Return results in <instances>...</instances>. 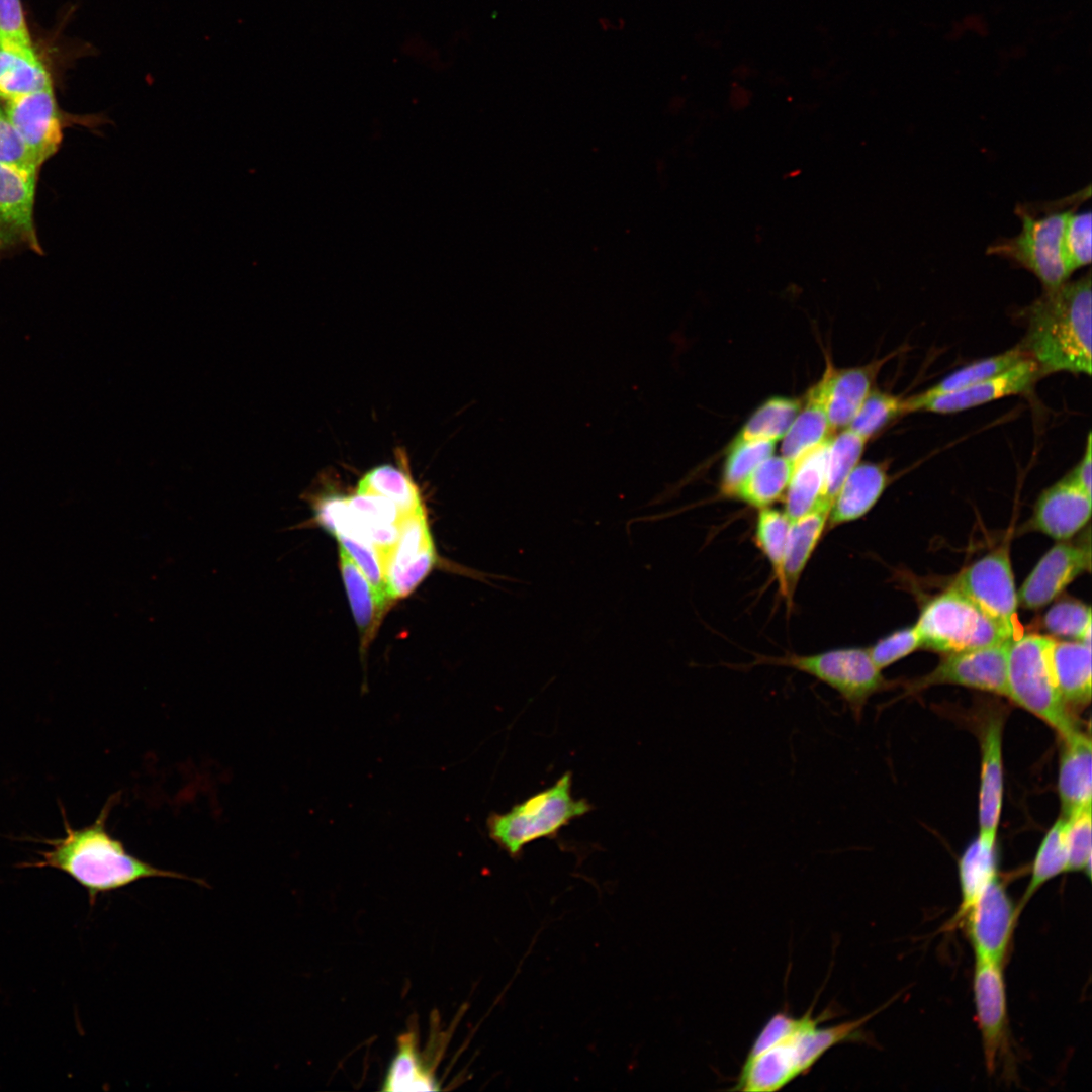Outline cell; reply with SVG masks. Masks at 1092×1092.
Wrapping results in <instances>:
<instances>
[{"instance_id": "obj_1", "label": "cell", "mask_w": 1092, "mask_h": 1092, "mask_svg": "<svg viewBox=\"0 0 1092 1092\" xmlns=\"http://www.w3.org/2000/svg\"><path fill=\"white\" fill-rule=\"evenodd\" d=\"M116 801L118 794L106 801L92 824L79 829L71 827L62 807L65 836L42 840L50 849L39 851L40 860L22 867H48L64 872L87 890L91 903L99 894L148 878H173L206 885L200 879L157 868L129 853L122 841L107 830L106 821Z\"/></svg>"}, {"instance_id": "obj_2", "label": "cell", "mask_w": 1092, "mask_h": 1092, "mask_svg": "<svg viewBox=\"0 0 1092 1092\" xmlns=\"http://www.w3.org/2000/svg\"><path fill=\"white\" fill-rule=\"evenodd\" d=\"M1092 291L1090 271L1044 290L1027 307L1021 346L1041 373L1091 374Z\"/></svg>"}, {"instance_id": "obj_3", "label": "cell", "mask_w": 1092, "mask_h": 1092, "mask_svg": "<svg viewBox=\"0 0 1092 1092\" xmlns=\"http://www.w3.org/2000/svg\"><path fill=\"white\" fill-rule=\"evenodd\" d=\"M1090 186L1061 200L1017 204L1022 226L1018 235L1000 238L987 249L989 255L1009 260L1032 273L1044 290L1066 282L1071 273L1063 255V235L1071 212L1089 199Z\"/></svg>"}, {"instance_id": "obj_4", "label": "cell", "mask_w": 1092, "mask_h": 1092, "mask_svg": "<svg viewBox=\"0 0 1092 1092\" xmlns=\"http://www.w3.org/2000/svg\"><path fill=\"white\" fill-rule=\"evenodd\" d=\"M828 1012L821 1013L812 1022L761 1054L745 1058L731 1090L772 1092L784 1088L798 1077L808 1074L830 1049L859 1041L863 1037L862 1026L877 1013L875 1011L833 1026H820L828 1018Z\"/></svg>"}, {"instance_id": "obj_5", "label": "cell", "mask_w": 1092, "mask_h": 1092, "mask_svg": "<svg viewBox=\"0 0 1092 1092\" xmlns=\"http://www.w3.org/2000/svg\"><path fill=\"white\" fill-rule=\"evenodd\" d=\"M1055 641L1050 636L1034 633L1010 641L1008 698L1064 737L1080 728L1058 688L1053 664Z\"/></svg>"}, {"instance_id": "obj_6", "label": "cell", "mask_w": 1092, "mask_h": 1092, "mask_svg": "<svg viewBox=\"0 0 1092 1092\" xmlns=\"http://www.w3.org/2000/svg\"><path fill=\"white\" fill-rule=\"evenodd\" d=\"M593 809L572 795V775L564 772L551 787L514 805L508 812H492L486 819L489 838L510 857H521L526 845L555 838L570 822Z\"/></svg>"}, {"instance_id": "obj_7", "label": "cell", "mask_w": 1092, "mask_h": 1092, "mask_svg": "<svg viewBox=\"0 0 1092 1092\" xmlns=\"http://www.w3.org/2000/svg\"><path fill=\"white\" fill-rule=\"evenodd\" d=\"M915 627L922 646L947 654L1012 640L997 622L952 586L924 607Z\"/></svg>"}, {"instance_id": "obj_8", "label": "cell", "mask_w": 1092, "mask_h": 1092, "mask_svg": "<svg viewBox=\"0 0 1092 1092\" xmlns=\"http://www.w3.org/2000/svg\"><path fill=\"white\" fill-rule=\"evenodd\" d=\"M771 663L807 673L838 693L856 721L869 699L889 684L874 663L869 650L837 648L811 655L791 654Z\"/></svg>"}, {"instance_id": "obj_9", "label": "cell", "mask_w": 1092, "mask_h": 1092, "mask_svg": "<svg viewBox=\"0 0 1092 1092\" xmlns=\"http://www.w3.org/2000/svg\"><path fill=\"white\" fill-rule=\"evenodd\" d=\"M952 587L973 601L1012 639L1019 636L1018 599L1007 547L990 552L966 568Z\"/></svg>"}, {"instance_id": "obj_10", "label": "cell", "mask_w": 1092, "mask_h": 1092, "mask_svg": "<svg viewBox=\"0 0 1092 1092\" xmlns=\"http://www.w3.org/2000/svg\"><path fill=\"white\" fill-rule=\"evenodd\" d=\"M1019 908L1013 904L1003 883L996 876L981 892L965 914L968 936L977 961L1004 963Z\"/></svg>"}, {"instance_id": "obj_11", "label": "cell", "mask_w": 1092, "mask_h": 1092, "mask_svg": "<svg viewBox=\"0 0 1092 1092\" xmlns=\"http://www.w3.org/2000/svg\"><path fill=\"white\" fill-rule=\"evenodd\" d=\"M1010 641L948 653L931 672L912 681L908 690L914 693L947 684L1008 698L1007 660Z\"/></svg>"}, {"instance_id": "obj_12", "label": "cell", "mask_w": 1092, "mask_h": 1092, "mask_svg": "<svg viewBox=\"0 0 1092 1092\" xmlns=\"http://www.w3.org/2000/svg\"><path fill=\"white\" fill-rule=\"evenodd\" d=\"M1003 964L977 961L973 973V998L982 1048L989 1073L1008 1053L1009 1025Z\"/></svg>"}, {"instance_id": "obj_13", "label": "cell", "mask_w": 1092, "mask_h": 1092, "mask_svg": "<svg viewBox=\"0 0 1092 1092\" xmlns=\"http://www.w3.org/2000/svg\"><path fill=\"white\" fill-rule=\"evenodd\" d=\"M436 562V551L425 511L403 517L398 540L382 564L387 599L411 594Z\"/></svg>"}, {"instance_id": "obj_14", "label": "cell", "mask_w": 1092, "mask_h": 1092, "mask_svg": "<svg viewBox=\"0 0 1092 1092\" xmlns=\"http://www.w3.org/2000/svg\"><path fill=\"white\" fill-rule=\"evenodd\" d=\"M36 173L0 165V252L27 247L41 252L33 205Z\"/></svg>"}, {"instance_id": "obj_15", "label": "cell", "mask_w": 1092, "mask_h": 1092, "mask_svg": "<svg viewBox=\"0 0 1092 1092\" xmlns=\"http://www.w3.org/2000/svg\"><path fill=\"white\" fill-rule=\"evenodd\" d=\"M5 114L40 165L58 151L63 133L53 86L7 100Z\"/></svg>"}, {"instance_id": "obj_16", "label": "cell", "mask_w": 1092, "mask_h": 1092, "mask_svg": "<svg viewBox=\"0 0 1092 1092\" xmlns=\"http://www.w3.org/2000/svg\"><path fill=\"white\" fill-rule=\"evenodd\" d=\"M1089 568V547L1059 543L1042 556L1025 579L1017 595L1018 604L1025 609H1039Z\"/></svg>"}, {"instance_id": "obj_17", "label": "cell", "mask_w": 1092, "mask_h": 1092, "mask_svg": "<svg viewBox=\"0 0 1092 1092\" xmlns=\"http://www.w3.org/2000/svg\"><path fill=\"white\" fill-rule=\"evenodd\" d=\"M1038 365L1030 357L1011 368L962 390L935 397L920 411L951 414L982 405L1006 396L1030 390L1041 377Z\"/></svg>"}, {"instance_id": "obj_18", "label": "cell", "mask_w": 1092, "mask_h": 1092, "mask_svg": "<svg viewBox=\"0 0 1092 1092\" xmlns=\"http://www.w3.org/2000/svg\"><path fill=\"white\" fill-rule=\"evenodd\" d=\"M348 525L341 534L369 545L381 567L393 550L403 516L391 500L378 495L358 494L347 497Z\"/></svg>"}, {"instance_id": "obj_19", "label": "cell", "mask_w": 1092, "mask_h": 1092, "mask_svg": "<svg viewBox=\"0 0 1092 1092\" xmlns=\"http://www.w3.org/2000/svg\"><path fill=\"white\" fill-rule=\"evenodd\" d=\"M1090 515L1091 496L1065 477L1039 496L1031 526L1054 539L1066 540L1086 525Z\"/></svg>"}, {"instance_id": "obj_20", "label": "cell", "mask_w": 1092, "mask_h": 1092, "mask_svg": "<svg viewBox=\"0 0 1092 1092\" xmlns=\"http://www.w3.org/2000/svg\"><path fill=\"white\" fill-rule=\"evenodd\" d=\"M888 359L867 366L836 369L827 366L820 379L831 432L848 427L873 389L876 374Z\"/></svg>"}, {"instance_id": "obj_21", "label": "cell", "mask_w": 1092, "mask_h": 1092, "mask_svg": "<svg viewBox=\"0 0 1092 1092\" xmlns=\"http://www.w3.org/2000/svg\"><path fill=\"white\" fill-rule=\"evenodd\" d=\"M1058 792L1062 816L1069 818L1092 801V742L1080 729L1061 737Z\"/></svg>"}, {"instance_id": "obj_22", "label": "cell", "mask_w": 1092, "mask_h": 1092, "mask_svg": "<svg viewBox=\"0 0 1092 1092\" xmlns=\"http://www.w3.org/2000/svg\"><path fill=\"white\" fill-rule=\"evenodd\" d=\"M444 1044V1043H443ZM440 1044L421 1051L414 1028L397 1037L396 1052L382 1081L381 1091L440 1090L436 1069L443 1053Z\"/></svg>"}, {"instance_id": "obj_23", "label": "cell", "mask_w": 1092, "mask_h": 1092, "mask_svg": "<svg viewBox=\"0 0 1092 1092\" xmlns=\"http://www.w3.org/2000/svg\"><path fill=\"white\" fill-rule=\"evenodd\" d=\"M1002 731V718L993 716L986 723L981 738L979 834L995 838L1003 798Z\"/></svg>"}, {"instance_id": "obj_24", "label": "cell", "mask_w": 1092, "mask_h": 1092, "mask_svg": "<svg viewBox=\"0 0 1092 1092\" xmlns=\"http://www.w3.org/2000/svg\"><path fill=\"white\" fill-rule=\"evenodd\" d=\"M888 482L889 475L883 463H858L833 499L828 527L832 529L864 516L878 502Z\"/></svg>"}, {"instance_id": "obj_25", "label": "cell", "mask_w": 1092, "mask_h": 1092, "mask_svg": "<svg viewBox=\"0 0 1092 1092\" xmlns=\"http://www.w3.org/2000/svg\"><path fill=\"white\" fill-rule=\"evenodd\" d=\"M831 504L821 499L807 514L792 521L789 532L782 577L779 582L784 596L790 599L800 576L815 550L828 522Z\"/></svg>"}, {"instance_id": "obj_26", "label": "cell", "mask_w": 1092, "mask_h": 1092, "mask_svg": "<svg viewBox=\"0 0 1092 1092\" xmlns=\"http://www.w3.org/2000/svg\"><path fill=\"white\" fill-rule=\"evenodd\" d=\"M1053 664L1064 703L1073 714L1091 701V644L1055 641Z\"/></svg>"}, {"instance_id": "obj_27", "label": "cell", "mask_w": 1092, "mask_h": 1092, "mask_svg": "<svg viewBox=\"0 0 1092 1092\" xmlns=\"http://www.w3.org/2000/svg\"><path fill=\"white\" fill-rule=\"evenodd\" d=\"M831 435L824 404L823 387L819 380L808 390L800 412L783 437L782 456L795 464L811 450L831 438Z\"/></svg>"}, {"instance_id": "obj_28", "label": "cell", "mask_w": 1092, "mask_h": 1092, "mask_svg": "<svg viewBox=\"0 0 1092 1092\" xmlns=\"http://www.w3.org/2000/svg\"><path fill=\"white\" fill-rule=\"evenodd\" d=\"M1028 357L1020 344L1003 353L963 366L928 389L905 398L906 413L920 412L925 402L972 386L1011 368Z\"/></svg>"}, {"instance_id": "obj_29", "label": "cell", "mask_w": 1092, "mask_h": 1092, "mask_svg": "<svg viewBox=\"0 0 1092 1092\" xmlns=\"http://www.w3.org/2000/svg\"><path fill=\"white\" fill-rule=\"evenodd\" d=\"M829 438L795 463L786 489L785 513L794 521L814 509L824 493Z\"/></svg>"}, {"instance_id": "obj_30", "label": "cell", "mask_w": 1092, "mask_h": 1092, "mask_svg": "<svg viewBox=\"0 0 1092 1092\" xmlns=\"http://www.w3.org/2000/svg\"><path fill=\"white\" fill-rule=\"evenodd\" d=\"M996 838L979 834L959 860L961 904L952 925L961 922L984 888L997 874Z\"/></svg>"}, {"instance_id": "obj_31", "label": "cell", "mask_w": 1092, "mask_h": 1092, "mask_svg": "<svg viewBox=\"0 0 1092 1092\" xmlns=\"http://www.w3.org/2000/svg\"><path fill=\"white\" fill-rule=\"evenodd\" d=\"M52 86L34 49L0 46V97L7 100Z\"/></svg>"}, {"instance_id": "obj_32", "label": "cell", "mask_w": 1092, "mask_h": 1092, "mask_svg": "<svg viewBox=\"0 0 1092 1092\" xmlns=\"http://www.w3.org/2000/svg\"><path fill=\"white\" fill-rule=\"evenodd\" d=\"M794 463L784 456H769L736 488L732 497L758 509L781 498L791 479Z\"/></svg>"}, {"instance_id": "obj_33", "label": "cell", "mask_w": 1092, "mask_h": 1092, "mask_svg": "<svg viewBox=\"0 0 1092 1092\" xmlns=\"http://www.w3.org/2000/svg\"><path fill=\"white\" fill-rule=\"evenodd\" d=\"M356 493L383 496L395 504L403 517L424 510L420 491L410 475L390 465L368 471L359 481Z\"/></svg>"}, {"instance_id": "obj_34", "label": "cell", "mask_w": 1092, "mask_h": 1092, "mask_svg": "<svg viewBox=\"0 0 1092 1092\" xmlns=\"http://www.w3.org/2000/svg\"><path fill=\"white\" fill-rule=\"evenodd\" d=\"M1069 819L1061 816L1046 832L1035 855L1029 883L1018 906L1021 911L1038 889L1066 872L1068 863Z\"/></svg>"}, {"instance_id": "obj_35", "label": "cell", "mask_w": 1092, "mask_h": 1092, "mask_svg": "<svg viewBox=\"0 0 1092 1092\" xmlns=\"http://www.w3.org/2000/svg\"><path fill=\"white\" fill-rule=\"evenodd\" d=\"M802 403L803 400L799 398L777 396L767 399L750 416L732 443L782 439L800 412Z\"/></svg>"}, {"instance_id": "obj_36", "label": "cell", "mask_w": 1092, "mask_h": 1092, "mask_svg": "<svg viewBox=\"0 0 1092 1092\" xmlns=\"http://www.w3.org/2000/svg\"><path fill=\"white\" fill-rule=\"evenodd\" d=\"M867 442V439L849 428H844L836 436L831 437L823 493V498L831 505L846 477L859 463Z\"/></svg>"}, {"instance_id": "obj_37", "label": "cell", "mask_w": 1092, "mask_h": 1092, "mask_svg": "<svg viewBox=\"0 0 1092 1092\" xmlns=\"http://www.w3.org/2000/svg\"><path fill=\"white\" fill-rule=\"evenodd\" d=\"M339 554L342 577L353 616L363 636H367L376 624L383 606L368 579L341 546Z\"/></svg>"}, {"instance_id": "obj_38", "label": "cell", "mask_w": 1092, "mask_h": 1092, "mask_svg": "<svg viewBox=\"0 0 1092 1092\" xmlns=\"http://www.w3.org/2000/svg\"><path fill=\"white\" fill-rule=\"evenodd\" d=\"M776 441L731 443L724 462L721 492L732 496L739 484L766 458L774 455Z\"/></svg>"}, {"instance_id": "obj_39", "label": "cell", "mask_w": 1092, "mask_h": 1092, "mask_svg": "<svg viewBox=\"0 0 1092 1092\" xmlns=\"http://www.w3.org/2000/svg\"><path fill=\"white\" fill-rule=\"evenodd\" d=\"M904 414H907L905 398L890 392L872 389L846 428L869 441Z\"/></svg>"}, {"instance_id": "obj_40", "label": "cell", "mask_w": 1092, "mask_h": 1092, "mask_svg": "<svg viewBox=\"0 0 1092 1092\" xmlns=\"http://www.w3.org/2000/svg\"><path fill=\"white\" fill-rule=\"evenodd\" d=\"M791 523L785 512L768 507L759 509L756 518L755 543L769 561L779 582Z\"/></svg>"}, {"instance_id": "obj_41", "label": "cell", "mask_w": 1092, "mask_h": 1092, "mask_svg": "<svg viewBox=\"0 0 1092 1092\" xmlns=\"http://www.w3.org/2000/svg\"><path fill=\"white\" fill-rule=\"evenodd\" d=\"M1042 624L1052 635L1091 644V609L1078 600L1057 602L1045 613Z\"/></svg>"}, {"instance_id": "obj_42", "label": "cell", "mask_w": 1092, "mask_h": 1092, "mask_svg": "<svg viewBox=\"0 0 1092 1092\" xmlns=\"http://www.w3.org/2000/svg\"><path fill=\"white\" fill-rule=\"evenodd\" d=\"M1092 217L1090 210L1073 211L1067 218L1063 235V255L1072 274L1091 262Z\"/></svg>"}, {"instance_id": "obj_43", "label": "cell", "mask_w": 1092, "mask_h": 1092, "mask_svg": "<svg viewBox=\"0 0 1092 1092\" xmlns=\"http://www.w3.org/2000/svg\"><path fill=\"white\" fill-rule=\"evenodd\" d=\"M1068 863L1066 872L1091 875V806L1069 817Z\"/></svg>"}, {"instance_id": "obj_44", "label": "cell", "mask_w": 1092, "mask_h": 1092, "mask_svg": "<svg viewBox=\"0 0 1092 1092\" xmlns=\"http://www.w3.org/2000/svg\"><path fill=\"white\" fill-rule=\"evenodd\" d=\"M0 165L37 173L39 162L14 128L5 112L0 110Z\"/></svg>"}, {"instance_id": "obj_45", "label": "cell", "mask_w": 1092, "mask_h": 1092, "mask_svg": "<svg viewBox=\"0 0 1092 1092\" xmlns=\"http://www.w3.org/2000/svg\"><path fill=\"white\" fill-rule=\"evenodd\" d=\"M816 1017L813 1016L812 1007L800 1017L792 1016L786 1012L774 1014L755 1037L746 1058H753L761 1054L786 1036L806 1026Z\"/></svg>"}, {"instance_id": "obj_46", "label": "cell", "mask_w": 1092, "mask_h": 1092, "mask_svg": "<svg viewBox=\"0 0 1092 1092\" xmlns=\"http://www.w3.org/2000/svg\"><path fill=\"white\" fill-rule=\"evenodd\" d=\"M340 546L349 554L361 572L372 585L379 603L386 602L385 585L380 560L376 552L367 544L344 535L336 536Z\"/></svg>"}, {"instance_id": "obj_47", "label": "cell", "mask_w": 1092, "mask_h": 1092, "mask_svg": "<svg viewBox=\"0 0 1092 1092\" xmlns=\"http://www.w3.org/2000/svg\"><path fill=\"white\" fill-rule=\"evenodd\" d=\"M920 646H922L920 636L916 627L913 626L882 638L868 650L876 666L882 670Z\"/></svg>"}, {"instance_id": "obj_48", "label": "cell", "mask_w": 1092, "mask_h": 1092, "mask_svg": "<svg viewBox=\"0 0 1092 1092\" xmlns=\"http://www.w3.org/2000/svg\"><path fill=\"white\" fill-rule=\"evenodd\" d=\"M0 46L33 49L20 0H0Z\"/></svg>"}, {"instance_id": "obj_49", "label": "cell", "mask_w": 1092, "mask_h": 1092, "mask_svg": "<svg viewBox=\"0 0 1092 1092\" xmlns=\"http://www.w3.org/2000/svg\"><path fill=\"white\" fill-rule=\"evenodd\" d=\"M314 512V519L318 525L336 536L342 532L347 522V497L340 495L325 497L316 504Z\"/></svg>"}, {"instance_id": "obj_50", "label": "cell", "mask_w": 1092, "mask_h": 1092, "mask_svg": "<svg viewBox=\"0 0 1092 1092\" xmlns=\"http://www.w3.org/2000/svg\"><path fill=\"white\" fill-rule=\"evenodd\" d=\"M1091 447H1092L1091 434L1089 433L1088 437H1087L1086 448H1085V451H1084V454H1083L1081 460L1075 466V468L1070 472V474L1067 476V478L1070 481H1072L1074 484H1076L1078 487H1080L1084 492H1086L1090 496H1091V470H1092V466H1091V464H1092Z\"/></svg>"}, {"instance_id": "obj_51", "label": "cell", "mask_w": 1092, "mask_h": 1092, "mask_svg": "<svg viewBox=\"0 0 1092 1092\" xmlns=\"http://www.w3.org/2000/svg\"><path fill=\"white\" fill-rule=\"evenodd\" d=\"M1 98V97H0Z\"/></svg>"}]
</instances>
